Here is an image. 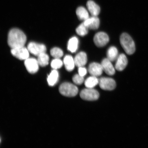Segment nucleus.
<instances>
[{
    "label": "nucleus",
    "mask_w": 148,
    "mask_h": 148,
    "mask_svg": "<svg viewBox=\"0 0 148 148\" xmlns=\"http://www.w3.org/2000/svg\"><path fill=\"white\" fill-rule=\"evenodd\" d=\"M26 40V36L20 29H13L9 31L8 42L12 49L23 47Z\"/></svg>",
    "instance_id": "obj_1"
},
{
    "label": "nucleus",
    "mask_w": 148,
    "mask_h": 148,
    "mask_svg": "<svg viewBox=\"0 0 148 148\" xmlns=\"http://www.w3.org/2000/svg\"><path fill=\"white\" fill-rule=\"evenodd\" d=\"M120 42L122 47L127 54L131 55L136 51V46L134 40L126 33L122 34L120 37Z\"/></svg>",
    "instance_id": "obj_2"
},
{
    "label": "nucleus",
    "mask_w": 148,
    "mask_h": 148,
    "mask_svg": "<svg viewBox=\"0 0 148 148\" xmlns=\"http://www.w3.org/2000/svg\"><path fill=\"white\" fill-rule=\"evenodd\" d=\"M59 91L62 95L66 97H75L78 92L77 87L71 83L65 82L60 85Z\"/></svg>",
    "instance_id": "obj_3"
},
{
    "label": "nucleus",
    "mask_w": 148,
    "mask_h": 148,
    "mask_svg": "<svg viewBox=\"0 0 148 148\" xmlns=\"http://www.w3.org/2000/svg\"><path fill=\"white\" fill-rule=\"evenodd\" d=\"M80 96L81 99L84 100L93 101L98 99L99 95L97 90L93 88H87L81 91Z\"/></svg>",
    "instance_id": "obj_4"
},
{
    "label": "nucleus",
    "mask_w": 148,
    "mask_h": 148,
    "mask_svg": "<svg viewBox=\"0 0 148 148\" xmlns=\"http://www.w3.org/2000/svg\"><path fill=\"white\" fill-rule=\"evenodd\" d=\"M27 49L29 52L38 56L42 53H45L46 51V46L43 44L31 42L27 46Z\"/></svg>",
    "instance_id": "obj_5"
},
{
    "label": "nucleus",
    "mask_w": 148,
    "mask_h": 148,
    "mask_svg": "<svg viewBox=\"0 0 148 148\" xmlns=\"http://www.w3.org/2000/svg\"><path fill=\"white\" fill-rule=\"evenodd\" d=\"M99 84L100 87L105 90H112L116 87L115 81L113 79L109 77H103L100 79Z\"/></svg>",
    "instance_id": "obj_6"
},
{
    "label": "nucleus",
    "mask_w": 148,
    "mask_h": 148,
    "mask_svg": "<svg viewBox=\"0 0 148 148\" xmlns=\"http://www.w3.org/2000/svg\"><path fill=\"white\" fill-rule=\"evenodd\" d=\"M109 41V38L106 33L102 32H98L94 38V42L98 47H103Z\"/></svg>",
    "instance_id": "obj_7"
},
{
    "label": "nucleus",
    "mask_w": 148,
    "mask_h": 148,
    "mask_svg": "<svg viewBox=\"0 0 148 148\" xmlns=\"http://www.w3.org/2000/svg\"><path fill=\"white\" fill-rule=\"evenodd\" d=\"M11 51L14 56L20 60H25L29 58V51L24 46L12 49Z\"/></svg>",
    "instance_id": "obj_8"
},
{
    "label": "nucleus",
    "mask_w": 148,
    "mask_h": 148,
    "mask_svg": "<svg viewBox=\"0 0 148 148\" xmlns=\"http://www.w3.org/2000/svg\"><path fill=\"white\" fill-rule=\"evenodd\" d=\"M25 64L29 73L34 74L38 71L39 64L38 60L33 58H28L25 60Z\"/></svg>",
    "instance_id": "obj_9"
},
{
    "label": "nucleus",
    "mask_w": 148,
    "mask_h": 148,
    "mask_svg": "<svg viewBox=\"0 0 148 148\" xmlns=\"http://www.w3.org/2000/svg\"><path fill=\"white\" fill-rule=\"evenodd\" d=\"M103 71L101 64L98 63L92 62L89 65L88 71L92 76L96 77L102 75Z\"/></svg>",
    "instance_id": "obj_10"
},
{
    "label": "nucleus",
    "mask_w": 148,
    "mask_h": 148,
    "mask_svg": "<svg viewBox=\"0 0 148 148\" xmlns=\"http://www.w3.org/2000/svg\"><path fill=\"white\" fill-rule=\"evenodd\" d=\"M111 62L108 58H105L102 61L101 64L103 71L110 75H113L115 73V69Z\"/></svg>",
    "instance_id": "obj_11"
},
{
    "label": "nucleus",
    "mask_w": 148,
    "mask_h": 148,
    "mask_svg": "<svg viewBox=\"0 0 148 148\" xmlns=\"http://www.w3.org/2000/svg\"><path fill=\"white\" fill-rule=\"evenodd\" d=\"M128 63L127 57L123 53L118 56L116 60L115 66L116 69L119 71H123L125 69Z\"/></svg>",
    "instance_id": "obj_12"
},
{
    "label": "nucleus",
    "mask_w": 148,
    "mask_h": 148,
    "mask_svg": "<svg viewBox=\"0 0 148 148\" xmlns=\"http://www.w3.org/2000/svg\"><path fill=\"white\" fill-rule=\"evenodd\" d=\"M83 23L88 29H96L99 27L100 21L97 16H92L85 20Z\"/></svg>",
    "instance_id": "obj_13"
},
{
    "label": "nucleus",
    "mask_w": 148,
    "mask_h": 148,
    "mask_svg": "<svg viewBox=\"0 0 148 148\" xmlns=\"http://www.w3.org/2000/svg\"><path fill=\"white\" fill-rule=\"evenodd\" d=\"M74 60L75 66L77 67L84 66L87 62V56L86 53L84 52H80L76 55Z\"/></svg>",
    "instance_id": "obj_14"
},
{
    "label": "nucleus",
    "mask_w": 148,
    "mask_h": 148,
    "mask_svg": "<svg viewBox=\"0 0 148 148\" xmlns=\"http://www.w3.org/2000/svg\"><path fill=\"white\" fill-rule=\"evenodd\" d=\"M86 6L92 16H97L99 15L100 12V8L94 1L91 0L88 1L86 3Z\"/></svg>",
    "instance_id": "obj_15"
},
{
    "label": "nucleus",
    "mask_w": 148,
    "mask_h": 148,
    "mask_svg": "<svg viewBox=\"0 0 148 148\" xmlns=\"http://www.w3.org/2000/svg\"><path fill=\"white\" fill-rule=\"evenodd\" d=\"M64 63L66 69L68 71H71L75 66L74 58L70 55H66L64 57Z\"/></svg>",
    "instance_id": "obj_16"
},
{
    "label": "nucleus",
    "mask_w": 148,
    "mask_h": 148,
    "mask_svg": "<svg viewBox=\"0 0 148 148\" xmlns=\"http://www.w3.org/2000/svg\"><path fill=\"white\" fill-rule=\"evenodd\" d=\"M79 40L77 37H73L70 38L68 42V49L71 53H75L78 47Z\"/></svg>",
    "instance_id": "obj_17"
},
{
    "label": "nucleus",
    "mask_w": 148,
    "mask_h": 148,
    "mask_svg": "<svg viewBox=\"0 0 148 148\" xmlns=\"http://www.w3.org/2000/svg\"><path fill=\"white\" fill-rule=\"evenodd\" d=\"M118 53L117 49L114 46H111L107 51V58L112 62H114L117 59L118 56Z\"/></svg>",
    "instance_id": "obj_18"
},
{
    "label": "nucleus",
    "mask_w": 148,
    "mask_h": 148,
    "mask_svg": "<svg viewBox=\"0 0 148 148\" xmlns=\"http://www.w3.org/2000/svg\"><path fill=\"white\" fill-rule=\"evenodd\" d=\"M77 15L79 20L85 21L89 18L87 10L83 7H79L76 10Z\"/></svg>",
    "instance_id": "obj_19"
},
{
    "label": "nucleus",
    "mask_w": 148,
    "mask_h": 148,
    "mask_svg": "<svg viewBox=\"0 0 148 148\" xmlns=\"http://www.w3.org/2000/svg\"><path fill=\"white\" fill-rule=\"evenodd\" d=\"M59 77L58 72L56 70L53 69L48 76L47 82L49 86H53L58 81Z\"/></svg>",
    "instance_id": "obj_20"
},
{
    "label": "nucleus",
    "mask_w": 148,
    "mask_h": 148,
    "mask_svg": "<svg viewBox=\"0 0 148 148\" xmlns=\"http://www.w3.org/2000/svg\"><path fill=\"white\" fill-rule=\"evenodd\" d=\"M99 79L97 77L91 76L85 81L84 84L86 88H92L99 84Z\"/></svg>",
    "instance_id": "obj_21"
},
{
    "label": "nucleus",
    "mask_w": 148,
    "mask_h": 148,
    "mask_svg": "<svg viewBox=\"0 0 148 148\" xmlns=\"http://www.w3.org/2000/svg\"><path fill=\"white\" fill-rule=\"evenodd\" d=\"M38 60L39 64L42 66H47L49 63V57L45 53H41L38 55Z\"/></svg>",
    "instance_id": "obj_22"
},
{
    "label": "nucleus",
    "mask_w": 148,
    "mask_h": 148,
    "mask_svg": "<svg viewBox=\"0 0 148 148\" xmlns=\"http://www.w3.org/2000/svg\"><path fill=\"white\" fill-rule=\"evenodd\" d=\"M88 29L84 23L80 24L76 29L77 34L81 36H84L88 34Z\"/></svg>",
    "instance_id": "obj_23"
},
{
    "label": "nucleus",
    "mask_w": 148,
    "mask_h": 148,
    "mask_svg": "<svg viewBox=\"0 0 148 148\" xmlns=\"http://www.w3.org/2000/svg\"><path fill=\"white\" fill-rule=\"evenodd\" d=\"M51 56L55 58H60L63 55V52L60 48L55 47L52 49L51 51Z\"/></svg>",
    "instance_id": "obj_24"
},
{
    "label": "nucleus",
    "mask_w": 148,
    "mask_h": 148,
    "mask_svg": "<svg viewBox=\"0 0 148 148\" xmlns=\"http://www.w3.org/2000/svg\"><path fill=\"white\" fill-rule=\"evenodd\" d=\"M62 65L63 62L60 58H55L51 63V67L55 70L60 69L62 67Z\"/></svg>",
    "instance_id": "obj_25"
},
{
    "label": "nucleus",
    "mask_w": 148,
    "mask_h": 148,
    "mask_svg": "<svg viewBox=\"0 0 148 148\" xmlns=\"http://www.w3.org/2000/svg\"><path fill=\"white\" fill-rule=\"evenodd\" d=\"M73 80L76 84L80 85L82 84L84 81V77L81 76L79 74H77L74 76Z\"/></svg>",
    "instance_id": "obj_26"
},
{
    "label": "nucleus",
    "mask_w": 148,
    "mask_h": 148,
    "mask_svg": "<svg viewBox=\"0 0 148 148\" xmlns=\"http://www.w3.org/2000/svg\"><path fill=\"white\" fill-rule=\"evenodd\" d=\"M87 73V71L86 68L83 67V66H80V67H79L78 73L79 75L84 77L86 75Z\"/></svg>",
    "instance_id": "obj_27"
}]
</instances>
